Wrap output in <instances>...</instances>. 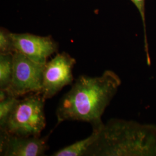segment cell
Wrapping results in <instances>:
<instances>
[{"instance_id":"4","label":"cell","mask_w":156,"mask_h":156,"mask_svg":"<svg viewBox=\"0 0 156 156\" xmlns=\"http://www.w3.org/2000/svg\"><path fill=\"white\" fill-rule=\"evenodd\" d=\"M13 72L11 83L5 90L9 95L19 98L27 94L41 92L45 64L34 62L22 53H13Z\"/></svg>"},{"instance_id":"11","label":"cell","mask_w":156,"mask_h":156,"mask_svg":"<svg viewBox=\"0 0 156 156\" xmlns=\"http://www.w3.org/2000/svg\"><path fill=\"white\" fill-rule=\"evenodd\" d=\"M11 33L4 28L0 31V53H13L15 49L12 38Z\"/></svg>"},{"instance_id":"8","label":"cell","mask_w":156,"mask_h":156,"mask_svg":"<svg viewBox=\"0 0 156 156\" xmlns=\"http://www.w3.org/2000/svg\"><path fill=\"white\" fill-rule=\"evenodd\" d=\"M100 130H93L91 134L84 140L66 146L53 153V156H86L90 147L97 138Z\"/></svg>"},{"instance_id":"6","label":"cell","mask_w":156,"mask_h":156,"mask_svg":"<svg viewBox=\"0 0 156 156\" xmlns=\"http://www.w3.org/2000/svg\"><path fill=\"white\" fill-rule=\"evenodd\" d=\"M11 35L15 51L39 64H45L48 58L57 51V44L50 36L28 33H12Z\"/></svg>"},{"instance_id":"13","label":"cell","mask_w":156,"mask_h":156,"mask_svg":"<svg viewBox=\"0 0 156 156\" xmlns=\"http://www.w3.org/2000/svg\"><path fill=\"white\" fill-rule=\"evenodd\" d=\"M9 95L5 90H0V101L4 100Z\"/></svg>"},{"instance_id":"9","label":"cell","mask_w":156,"mask_h":156,"mask_svg":"<svg viewBox=\"0 0 156 156\" xmlns=\"http://www.w3.org/2000/svg\"><path fill=\"white\" fill-rule=\"evenodd\" d=\"M13 72V53H0V90L9 88L11 83Z\"/></svg>"},{"instance_id":"7","label":"cell","mask_w":156,"mask_h":156,"mask_svg":"<svg viewBox=\"0 0 156 156\" xmlns=\"http://www.w3.org/2000/svg\"><path fill=\"white\" fill-rule=\"evenodd\" d=\"M0 155L5 156H39L48 150L49 135L45 137L19 136L1 130Z\"/></svg>"},{"instance_id":"1","label":"cell","mask_w":156,"mask_h":156,"mask_svg":"<svg viewBox=\"0 0 156 156\" xmlns=\"http://www.w3.org/2000/svg\"><path fill=\"white\" fill-rule=\"evenodd\" d=\"M122 81L117 73L106 70L100 76L80 75L62 97L56 110L57 124L65 121L89 123L100 130L102 116L116 94Z\"/></svg>"},{"instance_id":"3","label":"cell","mask_w":156,"mask_h":156,"mask_svg":"<svg viewBox=\"0 0 156 156\" xmlns=\"http://www.w3.org/2000/svg\"><path fill=\"white\" fill-rule=\"evenodd\" d=\"M45 101L40 92L19 100L2 131L19 136H41L46 125Z\"/></svg>"},{"instance_id":"5","label":"cell","mask_w":156,"mask_h":156,"mask_svg":"<svg viewBox=\"0 0 156 156\" xmlns=\"http://www.w3.org/2000/svg\"><path fill=\"white\" fill-rule=\"evenodd\" d=\"M76 60L66 52L57 53L45 64L41 94L45 100L50 99L65 86L73 83V69Z\"/></svg>"},{"instance_id":"2","label":"cell","mask_w":156,"mask_h":156,"mask_svg":"<svg viewBox=\"0 0 156 156\" xmlns=\"http://www.w3.org/2000/svg\"><path fill=\"white\" fill-rule=\"evenodd\" d=\"M86 156H156V126L112 119Z\"/></svg>"},{"instance_id":"10","label":"cell","mask_w":156,"mask_h":156,"mask_svg":"<svg viewBox=\"0 0 156 156\" xmlns=\"http://www.w3.org/2000/svg\"><path fill=\"white\" fill-rule=\"evenodd\" d=\"M19 99L9 96L5 100L0 101V130H4L6 124Z\"/></svg>"},{"instance_id":"12","label":"cell","mask_w":156,"mask_h":156,"mask_svg":"<svg viewBox=\"0 0 156 156\" xmlns=\"http://www.w3.org/2000/svg\"><path fill=\"white\" fill-rule=\"evenodd\" d=\"M137 9L140 12V16L142 18L143 25H144V41H145V50L146 53V60L148 66H151V60L149 53V49H148V43L147 39V34H146V22H145V0H131Z\"/></svg>"}]
</instances>
